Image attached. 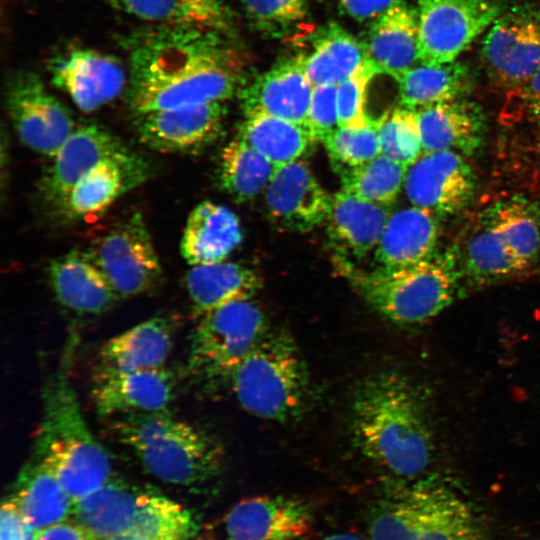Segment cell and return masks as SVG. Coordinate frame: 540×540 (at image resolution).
Instances as JSON below:
<instances>
[{
  "instance_id": "6da1fadb",
  "label": "cell",
  "mask_w": 540,
  "mask_h": 540,
  "mask_svg": "<svg viewBox=\"0 0 540 540\" xmlns=\"http://www.w3.org/2000/svg\"><path fill=\"white\" fill-rule=\"evenodd\" d=\"M213 29L158 26L129 40L135 115L223 102L239 89L240 64Z\"/></svg>"
},
{
  "instance_id": "7a4b0ae2",
  "label": "cell",
  "mask_w": 540,
  "mask_h": 540,
  "mask_svg": "<svg viewBox=\"0 0 540 540\" xmlns=\"http://www.w3.org/2000/svg\"><path fill=\"white\" fill-rule=\"evenodd\" d=\"M351 425L360 453L396 479L424 475L434 458V431L424 399L397 371H378L360 382L352 397Z\"/></svg>"
},
{
  "instance_id": "3957f363",
  "label": "cell",
  "mask_w": 540,
  "mask_h": 540,
  "mask_svg": "<svg viewBox=\"0 0 540 540\" xmlns=\"http://www.w3.org/2000/svg\"><path fill=\"white\" fill-rule=\"evenodd\" d=\"M370 540H482L472 506L446 479L392 482L368 515Z\"/></svg>"
},
{
  "instance_id": "277c9868",
  "label": "cell",
  "mask_w": 540,
  "mask_h": 540,
  "mask_svg": "<svg viewBox=\"0 0 540 540\" xmlns=\"http://www.w3.org/2000/svg\"><path fill=\"white\" fill-rule=\"evenodd\" d=\"M42 403L34 457L76 502L112 478L111 460L88 428L65 366L48 378Z\"/></svg>"
},
{
  "instance_id": "5b68a950",
  "label": "cell",
  "mask_w": 540,
  "mask_h": 540,
  "mask_svg": "<svg viewBox=\"0 0 540 540\" xmlns=\"http://www.w3.org/2000/svg\"><path fill=\"white\" fill-rule=\"evenodd\" d=\"M111 430L144 469L163 482L200 485L215 477L221 468L223 450L219 443L167 411L121 415Z\"/></svg>"
},
{
  "instance_id": "8992f818",
  "label": "cell",
  "mask_w": 540,
  "mask_h": 540,
  "mask_svg": "<svg viewBox=\"0 0 540 540\" xmlns=\"http://www.w3.org/2000/svg\"><path fill=\"white\" fill-rule=\"evenodd\" d=\"M355 291L380 315L400 325L424 323L455 299L462 279L453 247L413 265L360 271L339 262Z\"/></svg>"
},
{
  "instance_id": "52a82bcc",
  "label": "cell",
  "mask_w": 540,
  "mask_h": 540,
  "mask_svg": "<svg viewBox=\"0 0 540 540\" xmlns=\"http://www.w3.org/2000/svg\"><path fill=\"white\" fill-rule=\"evenodd\" d=\"M72 515L95 540H192L200 528L193 513L174 500L112 478L76 501Z\"/></svg>"
},
{
  "instance_id": "ba28073f",
  "label": "cell",
  "mask_w": 540,
  "mask_h": 540,
  "mask_svg": "<svg viewBox=\"0 0 540 540\" xmlns=\"http://www.w3.org/2000/svg\"><path fill=\"white\" fill-rule=\"evenodd\" d=\"M228 381L243 409L276 422L301 416L312 392L305 361L293 339L283 331H269Z\"/></svg>"
},
{
  "instance_id": "9c48e42d",
  "label": "cell",
  "mask_w": 540,
  "mask_h": 540,
  "mask_svg": "<svg viewBox=\"0 0 540 540\" xmlns=\"http://www.w3.org/2000/svg\"><path fill=\"white\" fill-rule=\"evenodd\" d=\"M269 331L265 313L252 300L229 303L201 315L191 335L188 373L197 381L229 380Z\"/></svg>"
},
{
  "instance_id": "30bf717a",
  "label": "cell",
  "mask_w": 540,
  "mask_h": 540,
  "mask_svg": "<svg viewBox=\"0 0 540 540\" xmlns=\"http://www.w3.org/2000/svg\"><path fill=\"white\" fill-rule=\"evenodd\" d=\"M504 10L499 0H418L420 62H455Z\"/></svg>"
},
{
  "instance_id": "8fae6325",
  "label": "cell",
  "mask_w": 540,
  "mask_h": 540,
  "mask_svg": "<svg viewBox=\"0 0 540 540\" xmlns=\"http://www.w3.org/2000/svg\"><path fill=\"white\" fill-rule=\"evenodd\" d=\"M87 252L119 297L147 293L162 280L159 257L139 212L112 226Z\"/></svg>"
},
{
  "instance_id": "7c38bea8",
  "label": "cell",
  "mask_w": 540,
  "mask_h": 540,
  "mask_svg": "<svg viewBox=\"0 0 540 540\" xmlns=\"http://www.w3.org/2000/svg\"><path fill=\"white\" fill-rule=\"evenodd\" d=\"M6 107L22 144L41 155L53 157L76 129L70 110L33 72H17L10 77Z\"/></svg>"
},
{
  "instance_id": "4fadbf2b",
  "label": "cell",
  "mask_w": 540,
  "mask_h": 540,
  "mask_svg": "<svg viewBox=\"0 0 540 540\" xmlns=\"http://www.w3.org/2000/svg\"><path fill=\"white\" fill-rule=\"evenodd\" d=\"M481 54L496 86L509 92L523 86L540 66V9L504 11L490 26Z\"/></svg>"
},
{
  "instance_id": "5bb4252c",
  "label": "cell",
  "mask_w": 540,
  "mask_h": 540,
  "mask_svg": "<svg viewBox=\"0 0 540 540\" xmlns=\"http://www.w3.org/2000/svg\"><path fill=\"white\" fill-rule=\"evenodd\" d=\"M136 154L98 124L76 127L43 173L40 198L49 208L59 211L74 185L93 167L106 159H128Z\"/></svg>"
},
{
  "instance_id": "9a60e30c",
  "label": "cell",
  "mask_w": 540,
  "mask_h": 540,
  "mask_svg": "<svg viewBox=\"0 0 540 540\" xmlns=\"http://www.w3.org/2000/svg\"><path fill=\"white\" fill-rule=\"evenodd\" d=\"M476 189L475 174L461 154L451 151L423 153L408 167L404 182L413 206L435 215H454L471 202Z\"/></svg>"
},
{
  "instance_id": "2e32d148",
  "label": "cell",
  "mask_w": 540,
  "mask_h": 540,
  "mask_svg": "<svg viewBox=\"0 0 540 540\" xmlns=\"http://www.w3.org/2000/svg\"><path fill=\"white\" fill-rule=\"evenodd\" d=\"M52 83L85 113L114 101L126 85L124 67L115 57L100 51L72 47L49 63Z\"/></svg>"
},
{
  "instance_id": "e0dca14e",
  "label": "cell",
  "mask_w": 540,
  "mask_h": 540,
  "mask_svg": "<svg viewBox=\"0 0 540 540\" xmlns=\"http://www.w3.org/2000/svg\"><path fill=\"white\" fill-rule=\"evenodd\" d=\"M227 113L222 102L138 114L134 126L148 148L165 153L201 151L221 133Z\"/></svg>"
},
{
  "instance_id": "ac0fdd59",
  "label": "cell",
  "mask_w": 540,
  "mask_h": 540,
  "mask_svg": "<svg viewBox=\"0 0 540 540\" xmlns=\"http://www.w3.org/2000/svg\"><path fill=\"white\" fill-rule=\"evenodd\" d=\"M312 524V510L301 499L283 495L251 497L227 512L220 540H301Z\"/></svg>"
},
{
  "instance_id": "d6986e66",
  "label": "cell",
  "mask_w": 540,
  "mask_h": 540,
  "mask_svg": "<svg viewBox=\"0 0 540 540\" xmlns=\"http://www.w3.org/2000/svg\"><path fill=\"white\" fill-rule=\"evenodd\" d=\"M331 201L299 159L278 167L265 188L268 217L278 227L294 232H308L325 222Z\"/></svg>"
},
{
  "instance_id": "ffe728a7",
  "label": "cell",
  "mask_w": 540,
  "mask_h": 540,
  "mask_svg": "<svg viewBox=\"0 0 540 540\" xmlns=\"http://www.w3.org/2000/svg\"><path fill=\"white\" fill-rule=\"evenodd\" d=\"M312 88L301 56L275 65L242 88L239 97L245 116L267 114L306 125Z\"/></svg>"
},
{
  "instance_id": "44dd1931",
  "label": "cell",
  "mask_w": 540,
  "mask_h": 540,
  "mask_svg": "<svg viewBox=\"0 0 540 540\" xmlns=\"http://www.w3.org/2000/svg\"><path fill=\"white\" fill-rule=\"evenodd\" d=\"M174 330L171 317L157 315L110 338L99 351L96 377L164 367Z\"/></svg>"
},
{
  "instance_id": "7402d4cb",
  "label": "cell",
  "mask_w": 540,
  "mask_h": 540,
  "mask_svg": "<svg viewBox=\"0 0 540 540\" xmlns=\"http://www.w3.org/2000/svg\"><path fill=\"white\" fill-rule=\"evenodd\" d=\"M150 172L148 162L139 154L128 159H106L79 179L59 212L70 220L95 217L143 183Z\"/></svg>"
},
{
  "instance_id": "603a6c76",
  "label": "cell",
  "mask_w": 540,
  "mask_h": 540,
  "mask_svg": "<svg viewBox=\"0 0 540 540\" xmlns=\"http://www.w3.org/2000/svg\"><path fill=\"white\" fill-rule=\"evenodd\" d=\"M174 377L165 367L96 377L92 399L101 416L166 411Z\"/></svg>"
},
{
  "instance_id": "cb8c5ba5",
  "label": "cell",
  "mask_w": 540,
  "mask_h": 540,
  "mask_svg": "<svg viewBox=\"0 0 540 540\" xmlns=\"http://www.w3.org/2000/svg\"><path fill=\"white\" fill-rule=\"evenodd\" d=\"M423 153L451 151L472 156L479 151L486 132L483 111L466 98L416 110Z\"/></svg>"
},
{
  "instance_id": "d4e9b609",
  "label": "cell",
  "mask_w": 540,
  "mask_h": 540,
  "mask_svg": "<svg viewBox=\"0 0 540 540\" xmlns=\"http://www.w3.org/2000/svg\"><path fill=\"white\" fill-rule=\"evenodd\" d=\"M365 48L377 73L397 81L420 61L417 10L403 0L394 2L376 18Z\"/></svg>"
},
{
  "instance_id": "484cf974",
  "label": "cell",
  "mask_w": 540,
  "mask_h": 540,
  "mask_svg": "<svg viewBox=\"0 0 540 540\" xmlns=\"http://www.w3.org/2000/svg\"><path fill=\"white\" fill-rule=\"evenodd\" d=\"M48 279L57 301L79 314H100L118 299L88 252L73 250L53 259Z\"/></svg>"
},
{
  "instance_id": "4316f807",
  "label": "cell",
  "mask_w": 540,
  "mask_h": 540,
  "mask_svg": "<svg viewBox=\"0 0 540 540\" xmlns=\"http://www.w3.org/2000/svg\"><path fill=\"white\" fill-rule=\"evenodd\" d=\"M389 205L363 200L345 190L332 196L326 218L334 249L346 257L362 258L377 246L389 219Z\"/></svg>"
},
{
  "instance_id": "83f0119b",
  "label": "cell",
  "mask_w": 540,
  "mask_h": 540,
  "mask_svg": "<svg viewBox=\"0 0 540 540\" xmlns=\"http://www.w3.org/2000/svg\"><path fill=\"white\" fill-rule=\"evenodd\" d=\"M238 216L228 207L203 201L189 214L180 242V252L192 265L225 261L242 242Z\"/></svg>"
},
{
  "instance_id": "f1b7e54d",
  "label": "cell",
  "mask_w": 540,
  "mask_h": 540,
  "mask_svg": "<svg viewBox=\"0 0 540 540\" xmlns=\"http://www.w3.org/2000/svg\"><path fill=\"white\" fill-rule=\"evenodd\" d=\"M435 214L412 206L390 214L375 250L380 267L398 268L421 262L436 252Z\"/></svg>"
},
{
  "instance_id": "f546056e",
  "label": "cell",
  "mask_w": 540,
  "mask_h": 540,
  "mask_svg": "<svg viewBox=\"0 0 540 540\" xmlns=\"http://www.w3.org/2000/svg\"><path fill=\"white\" fill-rule=\"evenodd\" d=\"M453 249L462 279L475 284L506 280L527 272L497 229L481 212L474 225Z\"/></svg>"
},
{
  "instance_id": "4dcf8cb0",
  "label": "cell",
  "mask_w": 540,
  "mask_h": 540,
  "mask_svg": "<svg viewBox=\"0 0 540 540\" xmlns=\"http://www.w3.org/2000/svg\"><path fill=\"white\" fill-rule=\"evenodd\" d=\"M8 498L36 532L65 521L75 505L57 477L36 457L19 472Z\"/></svg>"
},
{
  "instance_id": "1f68e13d",
  "label": "cell",
  "mask_w": 540,
  "mask_h": 540,
  "mask_svg": "<svg viewBox=\"0 0 540 540\" xmlns=\"http://www.w3.org/2000/svg\"><path fill=\"white\" fill-rule=\"evenodd\" d=\"M185 285L195 313L201 316L229 303L251 300L262 281L252 269L222 261L192 266Z\"/></svg>"
},
{
  "instance_id": "d6a6232c",
  "label": "cell",
  "mask_w": 540,
  "mask_h": 540,
  "mask_svg": "<svg viewBox=\"0 0 540 540\" xmlns=\"http://www.w3.org/2000/svg\"><path fill=\"white\" fill-rule=\"evenodd\" d=\"M401 106L420 108L466 98L475 78L469 66L461 62L440 65L421 63L406 71L398 80Z\"/></svg>"
},
{
  "instance_id": "836d02e7",
  "label": "cell",
  "mask_w": 540,
  "mask_h": 540,
  "mask_svg": "<svg viewBox=\"0 0 540 540\" xmlns=\"http://www.w3.org/2000/svg\"><path fill=\"white\" fill-rule=\"evenodd\" d=\"M481 213L527 271L540 265V201L516 194L495 201Z\"/></svg>"
},
{
  "instance_id": "e575fe53",
  "label": "cell",
  "mask_w": 540,
  "mask_h": 540,
  "mask_svg": "<svg viewBox=\"0 0 540 540\" xmlns=\"http://www.w3.org/2000/svg\"><path fill=\"white\" fill-rule=\"evenodd\" d=\"M237 137L276 167L298 160L317 141L307 125L267 114L246 116Z\"/></svg>"
},
{
  "instance_id": "d590c367",
  "label": "cell",
  "mask_w": 540,
  "mask_h": 540,
  "mask_svg": "<svg viewBox=\"0 0 540 540\" xmlns=\"http://www.w3.org/2000/svg\"><path fill=\"white\" fill-rule=\"evenodd\" d=\"M368 61L365 44L342 28L329 26L303 57V67L312 86L338 85L357 73Z\"/></svg>"
},
{
  "instance_id": "8d00e7d4",
  "label": "cell",
  "mask_w": 540,
  "mask_h": 540,
  "mask_svg": "<svg viewBox=\"0 0 540 540\" xmlns=\"http://www.w3.org/2000/svg\"><path fill=\"white\" fill-rule=\"evenodd\" d=\"M277 168L260 152L237 137L222 151L219 184L234 200L248 201L267 187Z\"/></svg>"
},
{
  "instance_id": "74e56055",
  "label": "cell",
  "mask_w": 540,
  "mask_h": 540,
  "mask_svg": "<svg viewBox=\"0 0 540 540\" xmlns=\"http://www.w3.org/2000/svg\"><path fill=\"white\" fill-rule=\"evenodd\" d=\"M408 167L382 154L354 167L338 168L343 190L366 201L390 205L404 187Z\"/></svg>"
},
{
  "instance_id": "f35d334b",
  "label": "cell",
  "mask_w": 540,
  "mask_h": 540,
  "mask_svg": "<svg viewBox=\"0 0 540 540\" xmlns=\"http://www.w3.org/2000/svg\"><path fill=\"white\" fill-rule=\"evenodd\" d=\"M131 15L160 26L217 29L223 20L214 0H119Z\"/></svg>"
},
{
  "instance_id": "ab89813d",
  "label": "cell",
  "mask_w": 540,
  "mask_h": 540,
  "mask_svg": "<svg viewBox=\"0 0 540 540\" xmlns=\"http://www.w3.org/2000/svg\"><path fill=\"white\" fill-rule=\"evenodd\" d=\"M380 154L407 167L422 154V141L416 110L399 107L376 119Z\"/></svg>"
},
{
  "instance_id": "60d3db41",
  "label": "cell",
  "mask_w": 540,
  "mask_h": 540,
  "mask_svg": "<svg viewBox=\"0 0 540 540\" xmlns=\"http://www.w3.org/2000/svg\"><path fill=\"white\" fill-rule=\"evenodd\" d=\"M322 142L336 169L358 166L380 155L378 128L373 119L361 126L338 127Z\"/></svg>"
},
{
  "instance_id": "b9f144b4",
  "label": "cell",
  "mask_w": 540,
  "mask_h": 540,
  "mask_svg": "<svg viewBox=\"0 0 540 540\" xmlns=\"http://www.w3.org/2000/svg\"><path fill=\"white\" fill-rule=\"evenodd\" d=\"M368 60L354 75L337 85L336 102L338 126H361L372 119L365 113L367 86L377 75Z\"/></svg>"
},
{
  "instance_id": "7bdbcfd3",
  "label": "cell",
  "mask_w": 540,
  "mask_h": 540,
  "mask_svg": "<svg viewBox=\"0 0 540 540\" xmlns=\"http://www.w3.org/2000/svg\"><path fill=\"white\" fill-rule=\"evenodd\" d=\"M250 18L263 29H278L306 16L305 0H241Z\"/></svg>"
},
{
  "instance_id": "ee69618b",
  "label": "cell",
  "mask_w": 540,
  "mask_h": 540,
  "mask_svg": "<svg viewBox=\"0 0 540 540\" xmlns=\"http://www.w3.org/2000/svg\"><path fill=\"white\" fill-rule=\"evenodd\" d=\"M336 91L337 85H317L312 88L306 125L317 140L322 141L339 127Z\"/></svg>"
},
{
  "instance_id": "f6af8a7d",
  "label": "cell",
  "mask_w": 540,
  "mask_h": 540,
  "mask_svg": "<svg viewBox=\"0 0 540 540\" xmlns=\"http://www.w3.org/2000/svg\"><path fill=\"white\" fill-rule=\"evenodd\" d=\"M36 531L24 520L15 504L7 498L0 509V540H35Z\"/></svg>"
},
{
  "instance_id": "bcb514c9",
  "label": "cell",
  "mask_w": 540,
  "mask_h": 540,
  "mask_svg": "<svg viewBox=\"0 0 540 540\" xmlns=\"http://www.w3.org/2000/svg\"><path fill=\"white\" fill-rule=\"evenodd\" d=\"M509 93L527 115L540 122V66L523 86Z\"/></svg>"
},
{
  "instance_id": "7dc6e473",
  "label": "cell",
  "mask_w": 540,
  "mask_h": 540,
  "mask_svg": "<svg viewBox=\"0 0 540 540\" xmlns=\"http://www.w3.org/2000/svg\"><path fill=\"white\" fill-rule=\"evenodd\" d=\"M340 7L350 17L367 20L379 17L397 0H338Z\"/></svg>"
},
{
  "instance_id": "c3c4849f",
  "label": "cell",
  "mask_w": 540,
  "mask_h": 540,
  "mask_svg": "<svg viewBox=\"0 0 540 540\" xmlns=\"http://www.w3.org/2000/svg\"><path fill=\"white\" fill-rule=\"evenodd\" d=\"M35 540H95L81 525L62 521L36 532Z\"/></svg>"
},
{
  "instance_id": "681fc988",
  "label": "cell",
  "mask_w": 540,
  "mask_h": 540,
  "mask_svg": "<svg viewBox=\"0 0 540 540\" xmlns=\"http://www.w3.org/2000/svg\"><path fill=\"white\" fill-rule=\"evenodd\" d=\"M317 540H364V539L354 534L338 533V534L329 535V536H326L324 538L317 539Z\"/></svg>"
},
{
  "instance_id": "f907efd6",
  "label": "cell",
  "mask_w": 540,
  "mask_h": 540,
  "mask_svg": "<svg viewBox=\"0 0 540 540\" xmlns=\"http://www.w3.org/2000/svg\"><path fill=\"white\" fill-rule=\"evenodd\" d=\"M124 540H148V539H142V538H130V539H124Z\"/></svg>"
}]
</instances>
